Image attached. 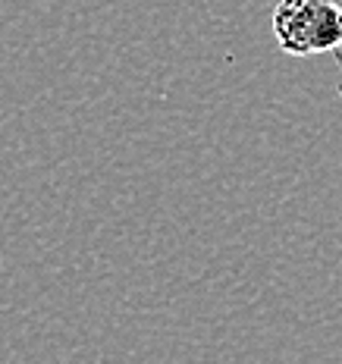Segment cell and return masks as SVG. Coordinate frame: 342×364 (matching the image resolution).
I'll list each match as a JSON object with an SVG mask.
<instances>
[{"label": "cell", "instance_id": "obj_1", "mask_svg": "<svg viewBox=\"0 0 342 364\" xmlns=\"http://www.w3.org/2000/svg\"><path fill=\"white\" fill-rule=\"evenodd\" d=\"M273 38L289 57L339 54L342 6L336 0H277Z\"/></svg>", "mask_w": 342, "mask_h": 364}, {"label": "cell", "instance_id": "obj_2", "mask_svg": "<svg viewBox=\"0 0 342 364\" xmlns=\"http://www.w3.org/2000/svg\"><path fill=\"white\" fill-rule=\"evenodd\" d=\"M339 97H342V85H339Z\"/></svg>", "mask_w": 342, "mask_h": 364}]
</instances>
